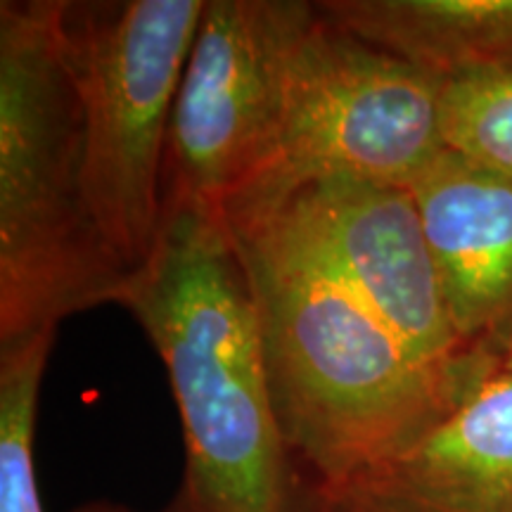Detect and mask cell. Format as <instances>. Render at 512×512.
Returning a JSON list of instances; mask_svg holds the SVG:
<instances>
[{"label":"cell","instance_id":"cell-14","mask_svg":"<svg viewBox=\"0 0 512 512\" xmlns=\"http://www.w3.org/2000/svg\"><path fill=\"white\" fill-rule=\"evenodd\" d=\"M503 370H510V373H512V349H510L508 358H505V366H503Z\"/></svg>","mask_w":512,"mask_h":512},{"label":"cell","instance_id":"cell-10","mask_svg":"<svg viewBox=\"0 0 512 512\" xmlns=\"http://www.w3.org/2000/svg\"><path fill=\"white\" fill-rule=\"evenodd\" d=\"M316 10L444 83L512 76V0H316Z\"/></svg>","mask_w":512,"mask_h":512},{"label":"cell","instance_id":"cell-13","mask_svg":"<svg viewBox=\"0 0 512 512\" xmlns=\"http://www.w3.org/2000/svg\"><path fill=\"white\" fill-rule=\"evenodd\" d=\"M74 512H124V508H119V505H112V503H88V505H81V508H76Z\"/></svg>","mask_w":512,"mask_h":512},{"label":"cell","instance_id":"cell-2","mask_svg":"<svg viewBox=\"0 0 512 512\" xmlns=\"http://www.w3.org/2000/svg\"><path fill=\"white\" fill-rule=\"evenodd\" d=\"M221 216L252 287L275 418L311 486L403 451L475 394L422 366L349 287L271 230Z\"/></svg>","mask_w":512,"mask_h":512},{"label":"cell","instance_id":"cell-12","mask_svg":"<svg viewBox=\"0 0 512 512\" xmlns=\"http://www.w3.org/2000/svg\"><path fill=\"white\" fill-rule=\"evenodd\" d=\"M444 140L448 150L512 176V76L446 83Z\"/></svg>","mask_w":512,"mask_h":512},{"label":"cell","instance_id":"cell-7","mask_svg":"<svg viewBox=\"0 0 512 512\" xmlns=\"http://www.w3.org/2000/svg\"><path fill=\"white\" fill-rule=\"evenodd\" d=\"M309 0H207L171 114L164 204L221 211L252 181L283 121Z\"/></svg>","mask_w":512,"mask_h":512},{"label":"cell","instance_id":"cell-9","mask_svg":"<svg viewBox=\"0 0 512 512\" xmlns=\"http://www.w3.org/2000/svg\"><path fill=\"white\" fill-rule=\"evenodd\" d=\"M411 192L460 344L503 370L512 349V176L444 150Z\"/></svg>","mask_w":512,"mask_h":512},{"label":"cell","instance_id":"cell-8","mask_svg":"<svg viewBox=\"0 0 512 512\" xmlns=\"http://www.w3.org/2000/svg\"><path fill=\"white\" fill-rule=\"evenodd\" d=\"M306 512H512L510 370L403 451L309 486Z\"/></svg>","mask_w":512,"mask_h":512},{"label":"cell","instance_id":"cell-1","mask_svg":"<svg viewBox=\"0 0 512 512\" xmlns=\"http://www.w3.org/2000/svg\"><path fill=\"white\" fill-rule=\"evenodd\" d=\"M114 304L169 375L185 444L181 510L302 512L252 287L221 211L164 204L155 245Z\"/></svg>","mask_w":512,"mask_h":512},{"label":"cell","instance_id":"cell-6","mask_svg":"<svg viewBox=\"0 0 512 512\" xmlns=\"http://www.w3.org/2000/svg\"><path fill=\"white\" fill-rule=\"evenodd\" d=\"M221 214L261 223L328 271L425 368L470 392L501 373L477 361L453 330L411 188L330 176Z\"/></svg>","mask_w":512,"mask_h":512},{"label":"cell","instance_id":"cell-3","mask_svg":"<svg viewBox=\"0 0 512 512\" xmlns=\"http://www.w3.org/2000/svg\"><path fill=\"white\" fill-rule=\"evenodd\" d=\"M62 10L0 3V344L114 304L124 280L88 195Z\"/></svg>","mask_w":512,"mask_h":512},{"label":"cell","instance_id":"cell-4","mask_svg":"<svg viewBox=\"0 0 512 512\" xmlns=\"http://www.w3.org/2000/svg\"><path fill=\"white\" fill-rule=\"evenodd\" d=\"M204 8L207 0H64L88 195L124 278L162 228L171 114Z\"/></svg>","mask_w":512,"mask_h":512},{"label":"cell","instance_id":"cell-5","mask_svg":"<svg viewBox=\"0 0 512 512\" xmlns=\"http://www.w3.org/2000/svg\"><path fill=\"white\" fill-rule=\"evenodd\" d=\"M444 88L434 74L318 15L294 53L271 155L223 209L330 176L411 188L448 150Z\"/></svg>","mask_w":512,"mask_h":512},{"label":"cell","instance_id":"cell-11","mask_svg":"<svg viewBox=\"0 0 512 512\" xmlns=\"http://www.w3.org/2000/svg\"><path fill=\"white\" fill-rule=\"evenodd\" d=\"M57 330L0 344V512H43L34 467L41 384Z\"/></svg>","mask_w":512,"mask_h":512}]
</instances>
